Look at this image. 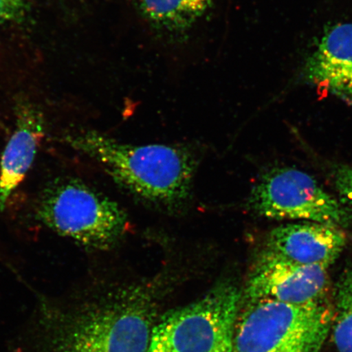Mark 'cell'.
Returning a JSON list of instances; mask_svg holds the SVG:
<instances>
[{"label": "cell", "mask_w": 352, "mask_h": 352, "mask_svg": "<svg viewBox=\"0 0 352 352\" xmlns=\"http://www.w3.org/2000/svg\"><path fill=\"white\" fill-rule=\"evenodd\" d=\"M66 142L98 162L118 186L149 204L175 210L191 196L196 160L186 148L129 144L95 131L68 135Z\"/></svg>", "instance_id": "cell-1"}, {"label": "cell", "mask_w": 352, "mask_h": 352, "mask_svg": "<svg viewBox=\"0 0 352 352\" xmlns=\"http://www.w3.org/2000/svg\"><path fill=\"white\" fill-rule=\"evenodd\" d=\"M44 315L42 352H148L154 327L138 292Z\"/></svg>", "instance_id": "cell-2"}, {"label": "cell", "mask_w": 352, "mask_h": 352, "mask_svg": "<svg viewBox=\"0 0 352 352\" xmlns=\"http://www.w3.org/2000/svg\"><path fill=\"white\" fill-rule=\"evenodd\" d=\"M236 320L232 352H320L333 309L320 300L293 305L249 300Z\"/></svg>", "instance_id": "cell-3"}, {"label": "cell", "mask_w": 352, "mask_h": 352, "mask_svg": "<svg viewBox=\"0 0 352 352\" xmlns=\"http://www.w3.org/2000/svg\"><path fill=\"white\" fill-rule=\"evenodd\" d=\"M44 226L86 248H112L125 234L121 206L78 180H61L44 190L36 206Z\"/></svg>", "instance_id": "cell-4"}, {"label": "cell", "mask_w": 352, "mask_h": 352, "mask_svg": "<svg viewBox=\"0 0 352 352\" xmlns=\"http://www.w3.org/2000/svg\"><path fill=\"white\" fill-rule=\"evenodd\" d=\"M241 294L223 283L154 325L148 352H232Z\"/></svg>", "instance_id": "cell-5"}, {"label": "cell", "mask_w": 352, "mask_h": 352, "mask_svg": "<svg viewBox=\"0 0 352 352\" xmlns=\"http://www.w3.org/2000/svg\"><path fill=\"white\" fill-rule=\"evenodd\" d=\"M248 208L258 217L349 226L352 219L337 198L310 175L292 167L267 171L250 191Z\"/></svg>", "instance_id": "cell-6"}, {"label": "cell", "mask_w": 352, "mask_h": 352, "mask_svg": "<svg viewBox=\"0 0 352 352\" xmlns=\"http://www.w3.org/2000/svg\"><path fill=\"white\" fill-rule=\"evenodd\" d=\"M329 268L302 265L263 250L249 277L248 300H270L301 305L322 299Z\"/></svg>", "instance_id": "cell-7"}, {"label": "cell", "mask_w": 352, "mask_h": 352, "mask_svg": "<svg viewBox=\"0 0 352 352\" xmlns=\"http://www.w3.org/2000/svg\"><path fill=\"white\" fill-rule=\"evenodd\" d=\"M346 244L340 227L316 222L286 223L267 236L263 250L289 262L329 268Z\"/></svg>", "instance_id": "cell-8"}, {"label": "cell", "mask_w": 352, "mask_h": 352, "mask_svg": "<svg viewBox=\"0 0 352 352\" xmlns=\"http://www.w3.org/2000/svg\"><path fill=\"white\" fill-rule=\"evenodd\" d=\"M305 72L312 85L352 104V23L337 24L322 35Z\"/></svg>", "instance_id": "cell-9"}, {"label": "cell", "mask_w": 352, "mask_h": 352, "mask_svg": "<svg viewBox=\"0 0 352 352\" xmlns=\"http://www.w3.org/2000/svg\"><path fill=\"white\" fill-rule=\"evenodd\" d=\"M44 135L42 113L32 104L17 105L15 130L0 161V210L6 208L8 198L23 182Z\"/></svg>", "instance_id": "cell-10"}, {"label": "cell", "mask_w": 352, "mask_h": 352, "mask_svg": "<svg viewBox=\"0 0 352 352\" xmlns=\"http://www.w3.org/2000/svg\"><path fill=\"white\" fill-rule=\"evenodd\" d=\"M140 14L153 30L180 35L201 20L213 0H136Z\"/></svg>", "instance_id": "cell-11"}, {"label": "cell", "mask_w": 352, "mask_h": 352, "mask_svg": "<svg viewBox=\"0 0 352 352\" xmlns=\"http://www.w3.org/2000/svg\"><path fill=\"white\" fill-rule=\"evenodd\" d=\"M331 330L338 352H352V267L336 286Z\"/></svg>", "instance_id": "cell-12"}, {"label": "cell", "mask_w": 352, "mask_h": 352, "mask_svg": "<svg viewBox=\"0 0 352 352\" xmlns=\"http://www.w3.org/2000/svg\"><path fill=\"white\" fill-rule=\"evenodd\" d=\"M333 183L338 195V201L352 219V166H338L334 171Z\"/></svg>", "instance_id": "cell-13"}, {"label": "cell", "mask_w": 352, "mask_h": 352, "mask_svg": "<svg viewBox=\"0 0 352 352\" xmlns=\"http://www.w3.org/2000/svg\"><path fill=\"white\" fill-rule=\"evenodd\" d=\"M29 10L25 0H0V28L24 19Z\"/></svg>", "instance_id": "cell-14"}]
</instances>
